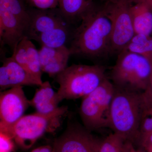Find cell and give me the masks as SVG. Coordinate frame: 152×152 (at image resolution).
<instances>
[{
	"label": "cell",
	"mask_w": 152,
	"mask_h": 152,
	"mask_svg": "<svg viewBox=\"0 0 152 152\" xmlns=\"http://www.w3.org/2000/svg\"><path fill=\"white\" fill-rule=\"evenodd\" d=\"M80 22L70 41L71 56L96 59L112 54L111 22L102 6L94 3Z\"/></svg>",
	"instance_id": "1"
},
{
	"label": "cell",
	"mask_w": 152,
	"mask_h": 152,
	"mask_svg": "<svg viewBox=\"0 0 152 152\" xmlns=\"http://www.w3.org/2000/svg\"><path fill=\"white\" fill-rule=\"evenodd\" d=\"M141 93L115 87L110 111V128L126 141L140 144L144 113Z\"/></svg>",
	"instance_id": "2"
},
{
	"label": "cell",
	"mask_w": 152,
	"mask_h": 152,
	"mask_svg": "<svg viewBox=\"0 0 152 152\" xmlns=\"http://www.w3.org/2000/svg\"><path fill=\"white\" fill-rule=\"evenodd\" d=\"M105 68L100 65H72L55 77L59 85L57 92L59 103L64 99L86 96L107 78Z\"/></svg>",
	"instance_id": "3"
},
{
	"label": "cell",
	"mask_w": 152,
	"mask_h": 152,
	"mask_svg": "<svg viewBox=\"0 0 152 152\" xmlns=\"http://www.w3.org/2000/svg\"><path fill=\"white\" fill-rule=\"evenodd\" d=\"M67 112V107L61 106L48 115L36 113L26 115L12 126L0 129V132L10 136L21 148L29 149L45 134L54 132Z\"/></svg>",
	"instance_id": "4"
},
{
	"label": "cell",
	"mask_w": 152,
	"mask_h": 152,
	"mask_svg": "<svg viewBox=\"0 0 152 152\" xmlns=\"http://www.w3.org/2000/svg\"><path fill=\"white\" fill-rule=\"evenodd\" d=\"M152 64L140 55L124 50L118 55L110 72L116 88L142 93L149 85Z\"/></svg>",
	"instance_id": "5"
},
{
	"label": "cell",
	"mask_w": 152,
	"mask_h": 152,
	"mask_svg": "<svg viewBox=\"0 0 152 152\" xmlns=\"http://www.w3.org/2000/svg\"><path fill=\"white\" fill-rule=\"evenodd\" d=\"M30 17L24 0H0V42L13 52L27 37Z\"/></svg>",
	"instance_id": "6"
},
{
	"label": "cell",
	"mask_w": 152,
	"mask_h": 152,
	"mask_svg": "<svg viewBox=\"0 0 152 152\" xmlns=\"http://www.w3.org/2000/svg\"><path fill=\"white\" fill-rule=\"evenodd\" d=\"M102 6L111 22L112 53L119 54L126 48L135 34L131 8L132 0H105Z\"/></svg>",
	"instance_id": "7"
},
{
	"label": "cell",
	"mask_w": 152,
	"mask_h": 152,
	"mask_svg": "<svg viewBox=\"0 0 152 152\" xmlns=\"http://www.w3.org/2000/svg\"><path fill=\"white\" fill-rule=\"evenodd\" d=\"M99 142L84 126L74 124L55 140L53 147L54 152H94Z\"/></svg>",
	"instance_id": "8"
},
{
	"label": "cell",
	"mask_w": 152,
	"mask_h": 152,
	"mask_svg": "<svg viewBox=\"0 0 152 152\" xmlns=\"http://www.w3.org/2000/svg\"><path fill=\"white\" fill-rule=\"evenodd\" d=\"M30 105L23 86L11 88L0 94V129L12 126L23 116Z\"/></svg>",
	"instance_id": "9"
},
{
	"label": "cell",
	"mask_w": 152,
	"mask_h": 152,
	"mask_svg": "<svg viewBox=\"0 0 152 152\" xmlns=\"http://www.w3.org/2000/svg\"><path fill=\"white\" fill-rule=\"evenodd\" d=\"M28 10L30 20L27 37L31 40L42 33L62 26L70 25L58 7L39 10L29 7Z\"/></svg>",
	"instance_id": "10"
},
{
	"label": "cell",
	"mask_w": 152,
	"mask_h": 152,
	"mask_svg": "<svg viewBox=\"0 0 152 152\" xmlns=\"http://www.w3.org/2000/svg\"><path fill=\"white\" fill-rule=\"evenodd\" d=\"M26 86H39L41 84L12 57L6 58L0 68L1 91L14 87Z\"/></svg>",
	"instance_id": "11"
},
{
	"label": "cell",
	"mask_w": 152,
	"mask_h": 152,
	"mask_svg": "<svg viewBox=\"0 0 152 152\" xmlns=\"http://www.w3.org/2000/svg\"><path fill=\"white\" fill-rule=\"evenodd\" d=\"M80 113L84 126L88 130L110 127L109 117L91 94L83 98Z\"/></svg>",
	"instance_id": "12"
},
{
	"label": "cell",
	"mask_w": 152,
	"mask_h": 152,
	"mask_svg": "<svg viewBox=\"0 0 152 152\" xmlns=\"http://www.w3.org/2000/svg\"><path fill=\"white\" fill-rule=\"evenodd\" d=\"M37 90L34 97L29 100L30 105L35 109L36 113L48 115L58 108L57 92L53 89L50 82H43Z\"/></svg>",
	"instance_id": "13"
},
{
	"label": "cell",
	"mask_w": 152,
	"mask_h": 152,
	"mask_svg": "<svg viewBox=\"0 0 152 152\" xmlns=\"http://www.w3.org/2000/svg\"><path fill=\"white\" fill-rule=\"evenodd\" d=\"M131 12L135 34L151 36L152 33V10L149 7L141 1L132 0Z\"/></svg>",
	"instance_id": "14"
},
{
	"label": "cell",
	"mask_w": 152,
	"mask_h": 152,
	"mask_svg": "<svg viewBox=\"0 0 152 152\" xmlns=\"http://www.w3.org/2000/svg\"><path fill=\"white\" fill-rule=\"evenodd\" d=\"M92 0H58V8L70 24L81 21L94 4Z\"/></svg>",
	"instance_id": "15"
},
{
	"label": "cell",
	"mask_w": 152,
	"mask_h": 152,
	"mask_svg": "<svg viewBox=\"0 0 152 152\" xmlns=\"http://www.w3.org/2000/svg\"><path fill=\"white\" fill-rule=\"evenodd\" d=\"M73 30H71L70 25L62 26L49 31L41 34L33 40L37 41L42 46L53 48L66 46L68 41H70Z\"/></svg>",
	"instance_id": "16"
},
{
	"label": "cell",
	"mask_w": 152,
	"mask_h": 152,
	"mask_svg": "<svg viewBox=\"0 0 152 152\" xmlns=\"http://www.w3.org/2000/svg\"><path fill=\"white\" fill-rule=\"evenodd\" d=\"M124 50L146 58L152 64V37L151 36L136 34Z\"/></svg>",
	"instance_id": "17"
},
{
	"label": "cell",
	"mask_w": 152,
	"mask_h": 152,
	"mask_svg": "<svg viewBox=\"0 0 152 152\" xmlns=\"http://www.w3.org/2000/svg\"><path fill=\"white\" fill-rule=\"evenodd\" d=\"M26 45L28 53L27 70L41 85L43 83V72L41 68L39 50L36 48L31 40L28 38Z\"/></svg>",
	"instance_id": "18"
},
{
	"label": "cell",
	"mask_w": 152,
	"mask_h": 152,
	"mask_svg": "<svg viewBox=\"0 0 152 152\" xmlns=\"http://www.w3.org/2000/svg\"><path fill=\"white\" fill-rule=\"evenodd\" d=\"M126 141L118 134L111 133L104 140H99L97 152H125Z\"/></svg>",
	"instance_id": "19"
},
{
	"label": "cell",
	"mask_w": 152,
	"mask_h": 152,
	"mask_svg": "<svg viewBox=\"0 0 152 152\" xmlns=\"http://www.w3.org/2000/svg\"><path fill=\"white\" fill-rule=\"evenodd\" d=\"M69 51V48L66 46L60 48H53L42 46L40 49L39 50L42 70L45 66Z\"/></svg>",
	"instance_id": "20"
},
{
	"label": "cell",
	"mask_w": 152,
	"mask_h": 152,
	"mask_svg": "<svg viewBox=\"0 0 152 152\" xmlns=\"http://www.w3.org/2000/svg\"><path fill=\"white\" fill-rule=\"evenodd\" d=\"M71 56L70 52L66 53L44 67L42 71L48 74L51 77H56L67 67L68 61Z\"/></svg>",
	"instance_id": "21"
},
{
	"label": "cell",
	"mask_w": 152,
	"mask_h": 152,
	"mask_svg": "<svg viewBox=\"0 0 152 152\" xmlns=\"http://www.w3.org/2000/svg\"><path fill=\"white\" fill-rule=\"evenodd\" d=\"M27 37H25L17 45L12 57L18 64L20 65L27 71Z\"/></svg>",
	"instance_id": "22"
},
{
	"label": "cell",
	"mask_w": 152,
	"mask_h": 152,
	"mask_svg": "<svg viewBox=\"0 0 152 152\" xmlns=\"http://www.w3.org/2000/svg\"><path fill=\"white\" fill-rule=\"evenodd\" d=\"M30 7L39 10L56 8L58 5V0H24Z\"/></svg>",
	"instance_id": "23"
},
{
	"label": "cell",
	"mask_w": 152,
	"mask_h": 152,
	"mask_svg": "<svg viewBox=\"0 0 152 152\" xmlns=\"http://www.w3.org/2000/svg\"><path fill=\"white\" fill-rule=\"evenodd\" d=\"M15 142L12 137L0 132V152H13L15 150Z\"/></svg>",
	"instance_id": "24"
},
{
	"label": "cell",
	"mask_w": 152,
	"mask_h": 152,
	"mask_svg": "<svg viewBox=\"0 0 152 152\" xmlns=\"http://www.w3.org/2000/svg\"><path fill=\"white\" fill-rule=\"evenodd\" d=\"M141 95L145 112L152 107V75L148 86L145 91L141 93Z\"/></svg>",
	"instance_id": "25"
},
{
	"label": "cell",
	"mask_w": 152,
	"mask_h": 152,
	"mask_svg": "<svg viewBox=\"0 0 152 152\" xmlns=\"http://www.w3.org/2000/svg\"><path fill=\"white\" fill-rule=\"evenodd\" d=\"M140 145L145 152H152V133L141 136Z\"/></svg>",
	"instance_id": "26"
},
{
	"label": "cell",
	"mask_w": 152,
	"mask_h": 152,
	"mask_svg": "<svg viewBox=\"0 0 152 152\" xmlns=\"http://www.w3.org/2000/svg\"><path fill=\"white\" fill-rule=\"evenodd\" d=\"M125 152H145L144 150L137 149L134 144L129 141H126L125 146Z\"/></svg>",
	"instance_id": "27"
},
{
	"label": "cell",
	"mask_w": 152,
	"mask_h": 152,
	"mask_svg": "<svg viewBox=\"0 0 152 152\" xmlns=\"http://www.w3.org/2000/svg\"><path fill=\"white\" fill-rule=\"evenodd\" d=\"M31 152H54L53 147L50 145H44L38 147Z\"/></svg>",
	"instance_id": "28"
},
{
	"label": "cell",
	"mask_w": 152,
	"mask_h": 152,
	"mask_svg": "<svg viewBox=\"0 0 152 152\" xmlns=\"http://www.w3.org/2000/svg\"><path fill=\"white\" fill-rule=\"evenodd\" d=\"M145 3L152 10V0H138Z\"/></svg>",
	"instance_id": "29"
},
{
	"label": "cell",
	"mask_w": 152,
	"mask_h": 152,
	"mask_svg": "<svg viewBox=\"0 0 152 152\" xmlns=\"http://www.w3.org/2000/svg\"><path fill=\"white\" fill-rule=\"evenodd\" d=\"M145 112H147V113H148L149 114L150 116H151L152 121V109H150L149 110H148L146 111ZM145 112H144V113H145Z\"/></svg>",
	"instance_id": "30"
},
{
	"label": "cell",
	"mask_w": 152,
	"mask_h": 152,
	"mask_svg": "<svg viewBox=\"0 0 152 152\" xmlns=\"http://www.w3.org/2000/svg\"><path fill=\"white\" fill-rule=\"evenodd\" d=\"M98 145H99V144H98ZM98 145L97 146V147H96V150H95L94 152H97V148H98Z\"/></svg>",
	"instance_id": "31"
},
{
	"label": "cell",
	"mask_w": 152,
	"mask_h": 152,
	"mask_svg": "<svg viewBox=\"0 0 152 152\" xmlns=\"http://www.w3.org/2000/svg\"><path fill=\"white\" fill-rule=\"evenodd\" d=\"M102 1H105V0H102Z\"/></svg>",
	"instance_id": "32"
},
{
	"label": "cell",
	"mask_w": 152,
	"mask_h": 152,
	"mask_svg": "<svg viewBox=\"0 0 152 152\" xmlns=\"http://www.w3.org/2000/svg\"></svg>",
	"instance_id": "33"
}]
</instances>
